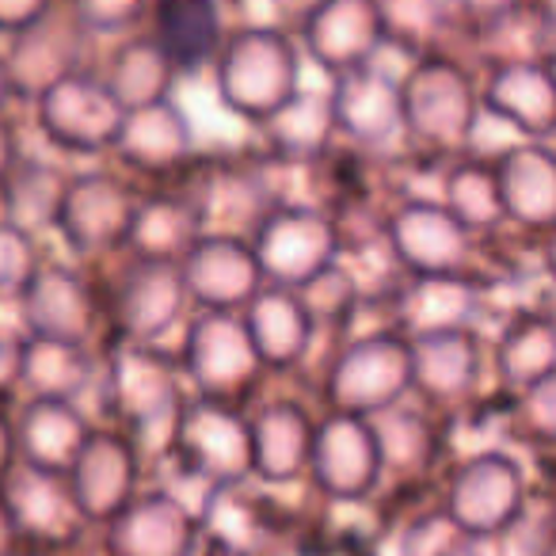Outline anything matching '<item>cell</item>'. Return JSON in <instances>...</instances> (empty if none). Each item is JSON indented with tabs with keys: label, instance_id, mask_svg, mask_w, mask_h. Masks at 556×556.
<instances>
[{
	"label": "cell",
	"instance_id": "d4e9b609",
	"mask_svg": "<svg viewBox=\"0 0 556 556\" xmlns=\"http://www.w3.org/2000/svg\"><path fill=\"white\" fill-rule=\"evenodd\" d=\"M149 39L176 73H202L225 39V12L217 0H149Z\"/></svg>",
	"mask_w": 556,
	"mask_h": 556
},
{
	"label": "cell",
	"instance_id": "44dd1931",
	"mask_svg": "<svg viewBox=\"0 0 556 556\" xmlns=\"http://www.w3.org/2000/svg\"><path fill=\"white\" fill-rule=\"evenodd\" d=\"M488 164H492L503 217L518 229L548 237V229L556 225V156L548 141L518 138Z\"/></svg>",
	"mask_w": 556,
	"mask_h": 556
},
{
	"label": "cell",
	"instance_id": "6da1fadb",
	"mask_svg": "<svg viewBox=\"0 0 556 556\" xmlns=\"http://www.w3.org/2000/svg\"><path fill=\"white\" fill-rule=\"evenodd\" d=\"M210 70L225 111L260 126L302 88V50L282 27L244 24L225 31Z\"/></svg>",
	"mask_w": 556,
	"mask_h": 556
},
{
	"label": "cell",
	"instance_id": "603a6c76",
	"mask_svg": "<svg viewBox=\"0 0 556 556\" xmlns=\"http://www.w3.org/2000/svg\"><path fill=\"white\" fill-rule=\"evenodd\" d=\"M237 317L263 370H294L298 363H305L317 340V325L298 290L263 287Z\"/></svg>",
	"mask_w": 556,
	"mask_h": 556
},
{
	"label": "cell",
	"instance_id": "8992f818",
	"mask_svg": "<svg viewBox=\"0 0 556 556\" xmlns=\"http://www.w3.org/2000/svg\"><path fill=\"white\" fill-rule=\"evenodd\" d=\"M176 370L191 381L199 401L240 404L260 381L263 366L237 313H194L176 355Z\"/></svg>",
	"mask_w": 556,
	"mask_h": 556
},
{
	"label": "cell",
	"instance_id": "816d5d0a",
	"mask_svg": "<svg viewBox=\"0 0 556 556\" xmlns=\"http://www.w3.org/2000/svg\"><path fill=\"white\" fill-rule=\"evenodd\" d=\"M9 541H12V518L4 510V503H0V556L9 553Z\"/></svg>",
	"mask_w": 556,
	"mask_h": 556
},
{
	"label": "cell",
	"instance_id": "ab89813d",
	"mask_svg": "<svg viewBox=\"0 0 556 556\" xmlns=\"http://www.w3.org/2000/svg\"><path fill=\"white\" fill-rule=\"evenodd\" d=\"M370 427L378 434L381 450V469H424L434 457V431L419 412L404 408H386L378 416H370Z\"/></svg>",
	"mask_w": 556,
	"mask_h": 556
},
{
	"label": "cell",
	"instance_id": "e0dca14e",
	"mask_svg": "<svg viewBox=\"0 0 556 556\" xmlns=\"http://www.w3.org/2000/svg\"><path fill=\"white\" fill-rule=\"evenodd\" d=\"M526 500L522 465L503 450H480L450 484V518L469 533H492L515 522Z\"/></svg>",
	"mask_w": 556,
	"mask_h": 556
},
{
	"label": "cell",
	"instance_id": "e575fe53",
	"mask_svg": "<svg viewBox=\"0 0 556 556\" xmlns=\"http://www.w3.org/2000/svg\"><path fill=\"white\" fill-rule=\"evenodd\" d=\"M194 522L176 495H146L126 503L118 522V548L126 556H187Z\"/></svg>",
	"mask_w": 556,
	"mask_h": 556
},
{
	"label": "cell",
	"instance_id": "bcb514c9",
	"mask_svg": "<svg viewBox=\"0 0 556 556\" xmlns=\"http://www.w3.org/2000/svg\"><path fill=\"white\" fill-rule=\"evenodd\" d=\"M58 0H0V35L12 39L24 27H31L35 20H42Z\"/></svg>",
	"mask_w": 556,
	"mask_h": 556
},
{
	"label": "cell",
	"instance_id": "ffe728a7",
	"mask_svg": "<svg viewBox=\"0 0 556 556\" xmlns=\"http://www.w3.org/2000/svg\"><path fill=\"white\" fill-rule=\"evenodd\" d=\"M298 39L328 77L374 65V58L386 50L374 0H325L298 24Z\"/></svg>",
	"mask_w": 556,
	"mask_h": 556
},
{
	"label": "cell",
	"instance_id": "277c9868",
	"mask_svg": "<svg viewBox=\"0 0 556 556\" xmlns=\"http://www.w3.org/2000/svg\"><path fill=\"white\" fill-rule=\"evenodd\" d=\"M108 393L134 450L172 446L187 404L176 358L161 355L156 343H118L108 366Z\"/></svg>",
	"mask_w": 556,
	"mask_h": 556
},
{
	"label": "cell",
	"instance_id": "d6986e66",
	"mask_svg": "<svg viewBox=\"0 0 556 556\" xmlns=\"http://www.w3.org/2000/svg\"><path fill=\"white\" fill-rule=\"evenodd\" d=\"M328 108H332L336 134L358 149H381L404 134L401 126V88L396 77L378 65H358L328 88Z\"/></svg>",
	"mask_w": 556,
	"mask_h": 556
},
{
	"label": "cell",
	"instance_id": "4316f807",
	"mask_svg": "<svg viewBox=\"0 0 556 556\" xmlns=\"http://www.w3.org/2000/svg\"><path fill=\"white\" fill-rule=\"evenodd\" d=\"M313 416L298 401H270L248 419V457L263 480H294L309 465Z\"/></svg>",
	"mask_w": 556,
	"mask_h": 556
},
{
	"label": "cell",
	"instance_id": "f6af8a7d",
	"mask_svg": "<svg viewBox=\"0 0 556 556\" xmlns=\"http://www.w3.org/2000/svg\"><path fill=\"white\" fill-rule=\"evenodd\" d=\"M518 396V416L526 419V431L548 439L553 434V378L541 381V386L522 389Z\"/></svg>",
	"mask_w": 556,
	"mask_h": 556
},
{
	"label": "cell",
	"instance_id": "8fae6325",
	"mask_svg": "<svg viewBox=\"0 0 556 556\" xmlns=\"http://www.w3.org/2000/svg\"><path fill=\"white\" fill-rule=\"evenodd\" d=\"M20 309H24L27 336H39V340L88 348L103 328L100 290L92 278L80 275V267H70V263L39 260V267L20 290Z\"/></svg>",
	"mask_w": 556,
	"mask_h": 556
},
{
	"label": "cell",
	"instance_id": "b9f144b4",
	"mask_svg": "<svg viewBox=\"0 0 556 556\" xmlns=\"http://www.w3.org/2000/svg\"><path fill=\"white\" fill-rule=\"evenodd\" d=\"M70 9L88 35H123L146 16L149 0H70Z\"/></svg>",
	"mask_w": 556,
	"mask_h": 556
},
{
	"label": "cell",
	"instance_id": "9c48e42d",
	"mask_svg": "<svg viewBox=\"0 0 556 556\" xmlns=\"http://www.w3.org/2000/svg\"><path fill=\"white\" fill-rule=\"evenodd\" d=\"M138 199L141 194L115 172L70 176L65 199L54 217V232L80 260H103L111 252H123Z\"/></svg>",
	"mask_w": 556,
	"mask_h": 556
},
{
	"label": "cell",
	"instance_id": "30bf717a",
	"mask_svg": "<svg viewBox=\"0 0 556 556\" xmlns=\"http://www.w3.org/2000/svg\"><path fill=\"white\" fill-rule=\"evenodd\" d=\"M103 302V325L118 343H156L179 325L187 309L184 278L176 263L130 260L118 270L115 287Z\"/></svg>",
	"mask_w": 556,
	"mask_h": 556
},
{
	"label": "cell",
	"instance_id": "f1b7e54d",
	"mask_svg": "<svg viewBox=\"0 0 556 556\" xmlns=\"http://www.w3.org/2000/svg\"><path fill=\"white\" fill-rule=\"evenodd\" d=\"M12 427H16V454H24L27 469L50 477H65L92 431L73 401H42V396H35Z\"/></svg>",
	"mask_w": 556,
	"mask_h": 556
},
{
	"label": "cell",
	"instance_id": "484cf974",
	"mask_svg": "<svg viewBox=\"0 0 556 556\" xmlns=\"http://www.w3.org/2000/svg\"><path fill=\"white\" fill-rule=\"evenodd\" d=\"M484 366V343L477 328H446V332L412 336V389L431 401L469 396Z\"/></svg>",
	"mask_w": 556,
	"mask_h": 556
},
{
	"label": "cell",
	"instance_id": "5bb4252c",
	"mask_svg": "<svg viewBox=\"0 0 556 556\" xmlns=\"http://www.w3.org/2000/svg\"><path fill=\"white\" fill-rule=\"evenodd\" d=\"M172 450L184 457V469L194 480L214 488H229L252 472L248 457V419L229 404L187 401L179 412Z\"/></svg>",
	"mask_w": 556,
	"mask_h": 556
},
{
	"label": "cell",
	"instance_id": "7dc6e473",
	"mask_svg": "<svg viewBox=\"0 0 556 556\" xmlns=\"http://www.w3.org/2000/svg\"><path fill=\"white\" fill-rule=\"evenodd\" d=\"M325 0H270V12H275V27H294L298 31V24H302L309 12H317Z\"/></svg>",
	"mask_w": 556,
	"mask_h": 556
},
{
	"label": "cell",
	"instance_id": "f5cc1de1",
	"mask_svg": "<svg viewBox=\"0 0 556 556\" xmlns=\"http://www.w3.org/2000/svg\"><path fill=\"white\" fill-rule=\"evenodd\" d=\"M12 100V92H9V77H4V62H0V115H4V103Z\"/></svg>",
	"mask_w": 556,
	"mask_h": 556
},
{
	"label": "cell",
	"instance_id": "ee69618b",
	"mask_svg": "<svg viewBox=\"0 0 556 556\" xmlns=\"http://www.w3.org/2000/svg\"><path fill=\"white\" fill-rule=\"evenodd\" d=\"M526 4H530V0H446L450 16L457 12V16L469 20V27H477V31H492L503 20L522 12Z\"/></svg>",
	"mask_w": 556,
	"mask_h": 556
},
{
	"label": "cell",
	"instance_id": "5b68a950",
	"mask_svg": "<svg viewBox=\"0 0 556 556\" xmlns=\"http://www.w3.org/2000/svg\"><path fill=\"white\" fill-rule=\"evenodd\" d=\"M328 404L343 416H378L412 393V340L396 328L363 332L343 343L328 370Z\"/></svg>",
	"mask_w": 556,
	"mask_h": 556
},
{
	"label": "cell",
	"instance_id": "4dcf8cb0",
	"mask_svg": "<svg viewBox=\"0 0 556 556\" xmlns=\"http://www.w3.org/2000/svg\"><path fill=\"white\" fill-rule=\"evenodd\" d=\"M187 199L199 210L202 232H232V237H248L255 229V222L275 206V199L260 184V176L240 168L202 172L199 184H194V194H187Z\"/></svg>",
	"mask_w": 556,
	"mask_h": 556
},
{
	"label": "cell",
	"instance_id": "1f68e13d",
	"mask_svg": "<svg viewBox=\"0 0 556 556\" xmlns=\"http://www.w3.org/2000/svg\"><path fill=\"white\" fill-rule=\"evenodd\" d=\"M267 153L275 161L287 164H313L332 149L336 126L332 108H328V92H313V88H298L275 115L260 123Z\"/></svg>",
	"mask_w": 556,
	"mask_h": 556
},
{
	"label": "cell",
	"instance_id": "681fc988",
	"mask_svg": "<svg viewBox=\"0 0 556 556\" xmlns=\"http://www.w3.org/2000/svg\"><path fill=\"white\" fill-rule=\"evenodd\" d=\"M12 465H16V427H12L9 412L0 408V484L9 480Z\"/></svg>",
	"mask_w": 556,
	"mask_h": 556
},
{
	"label": "cell",
	"instance_id": "60d3db41",
	"mask_svg": "<svg viewBox=\"0 0 556 556\" xmlns=\"http://www.w3.org/2000/svg\"><path fill=\"white\" fill-rule=\"evenodd\" d=\"M298 298L305 302V309H309L313 325H317V332H320V328H340L355 317V309L363 305V287H358L355 270L336 260L332 267H325L317 278H309V282L298 290Z\"/></svg>",
	"mask_w": 556,
	"mask_h": 556
},
{
	"label": "cell",
	"instance_id": "c3c4849f",
	"mask_svg": "<svg viewBox=\"0 0 556 556\" xmlns=\"http://www.w3.org/2000/svg\"><path fill=\"white\" fill-rule=\"evenodd\" d=\"M20 343L24 340H0V401L20 386Z\"/></svg>",
	"mask_w": 556,
	"mask_h": 556
},
{
	"label": "cell",
	"instance_id": "d590c367",
	"mask_svg": "<svg viewBox=\"0 0 556 556\" xmlns=\"http://www.w3.org/2000/svg\"><path fill=\"white\" fill-rule=\"evenodd\" d=\"M100 77L118 100V108L134 111L146 108V103L172 100V85H176L179 73L172 70V62L149 35H130L126 42H118V50L111 54L108 70Z\"/></svg>",
	"mask_w": 556,
	"mask_h": 556
},
{
	"label": "cell",
	"instance_id": "ac0fdd59",
	"mask_svg": "<svg viewBox=\"0 0 556 556\" xmlns=\"http://www.w3.org/2000/svg\"><path fill=\"white\" fill-rule=\"evenodd\" d=\"M62 480L77 515H123L134 495V480H138V450L123 431H88L85 446L77 450Z\"/></svg>",
	"mask_w": 556,
	"mask_h": 556
},
{
	"label": "cell",
	"instance_id": "7bdbcfd3",
	"mask_svg": "<svg viewBox=\"0 0 556 556\" xmlns=\"http://www.w3.org/2000/svg\"><path fill=\"white\" fill-rule=\"evenodd\" d=\"M39 244L27 232L0 222V294H20L31 270L39 267Z\"/></svg>",
	"mask_w": 556,
	"mask_h": 556
},
{
	"label": "cell",
	"instance_id": "f907efd6",
	"mask_svg": "<svg viewBox=\"0 0 556 556\" xmlns=\"http://www.w3.org/2000/svg\"><path fill=\"white\" fill-rule=\"evenodd\" d=\"M20 156V146H16V126L9 123V118L0 115V184H4V176H9V168L16 164Z\"/></svg>",
	"mask_w": 556,
	"mask_h": 556
},
{
	"label": "cell",
	"instance_id": "83f0119b",
	"mask_svg": "<svg viewBox=\"0 0 556 556\" xmlns=\"http://www.w3.org/2000/svg\"><path fill=\"white\" fill-rule=\"evenodd\" d=\"M492 363L507 393H522L556 374V325L545 309H515L492 340Z\"/></svg>",
	"mask_w": 556,
	"mask_h": 556
},
{
	"label": "cell",
	"instance_id": "2e32d148",
	"mask_svg": "<svg viewBox=\"0 0 556 556\" xmlns=\"http://www.w3.org/2000/svg\"><path fill=\"white\" fill-rule=\"evenodd\" d=\"M320 488L336 500H363L381 480V450L370 419L332 412L325 424L313 427L309 465Z\"/></svg>",
	"mask_w": 556,
	"mask_h": 556
},
{
	"label": "cell",
	"instance_id": "ba28073f",
	"mask_svg": "<svg viewBox=\"0 0 556 556\" xmlns=\"http://www.w3.org/2000/svg\"><path fill=\"white\" fill-rule=\"evenodd\" d=\"M386 248L408 278H439L472 270L477 237L446 214L439 199H404L381 222Z\"/></svg>",
	"mask_w": 556,
	"mask_h": 556
},
{
	"label": "cell",
	"instance_id": "74e56055",
	"mask_svg": "<svg viewBox=\"0 0 556 556\" xmlns=\"http://www.w3.org/2000/svg\"><path fill=\"white\" fill-rule=\"evenodd\" d=\"M12 526H24L42 538H62L77 522V507H73L70 492H65L62 477L35 469H12L9 472V500H4Z\"/></svg>",
	"mask_w": 556,
	"mask_h": 556
},
{
	"label": "cell",
	"instance_id": "3957f363",
	"mask_svg": "<svg viewBox=\"0 0 556 556\" xmlns=\"http://www.w3.org/2000/svg\"><path fill=\"white\" fill-rule=\"evenodd\" d=\"M248 244L267 287L302 290L309 278L343 255V225L332 210L313 202H275L248 232Z\"/></svg>",
	"mask_w": 556,
	"mask_h": 556
},
{
	"label": "cell",
	"instance_id": "f546056e",
	"mask_svg": "<svg viewBox=\"0 0 556 556\" xmlns=\"http://www.w3.org/2000/svg\"><path fill=\"white\" fill-rule=\"evenodd\" d=\"M199 232L202 217L184 191L146 194V199H138V210L130 217L123 252H130V260L179 263V255L191 248V240Z\"/></svg>",
	"mask_w": 556,
	"mask_h": 556
},
{
	"label": "cell",
	"instance_id": "7402d4cb",
	"mask_svg": "<svg viewBox=\"0 0 556 556\" xmlns=\"http://www.w3.org/2000/svg\"><path fill=\"white\" fill-rule=\"evenodd\" d=\"M115 156L141 176H172L194 161V130L184 108L172 100L146 103L123 115L118 134L111 141Z\"/></svg>",
	"mask_w": 556,
	"mask_h": 556
},
{
	"label": "cell",
	"instance_id": "d6a6232c",
	"mask_svg": "<svg viewBox=\"0 0 556 556\" xmlns=\"http://www.w3.org/2000/svg\"><path fill=\"white\" fill-rule=\"evenodd\" d=\"M70 176L47 161H31V156H16L9 168L4 184H0V222H9L12 229L39 237V232L54 229L58 206L65 199Z\"/></svg>",
	"mask_w": 556,
	"mask_h": 556
},
{
	"label": "cell",
	"instance_id": "cb8c5ba5",
	"mask_svg": "<svg viewBox=\"0 0 556 556\" xmlns=\"http://www.w3.org/2000/svg\"><path fill=\"white\" fill-rule=\"evenodd\" d=\"M488 282L477 270L465 275H439V278H412L408 290H401L396 302V332L427 336V332H446V328H477V313L488 302Z\"/></svg>",
	"mask_w": 556,
	"mask_h": 556
},
{
	"label": "cell",
	"instance_id": "52a82bcc",
	"mask_svg": "<svg viewBox=\"0 0 556 556\" xmlns=\"http://www.w3.org/2000/svg\"><path fill=\"white\" fill-rule=\"evenodd\" d=\"M31 103L42 138L73 156H96L111 149L118 123L126 115L111 96V88L103 85V77L92 70H77L70 77L54 80Z\"/></svg>",
	"mask_w": 556,
	"mask_h": 556
},
{
	"label": "cell",
	"instance_id": "f35d334b",
	"mask_svg": "<svg viewBox=\"0 0 556 556\" xmlns=\"http://www.w3.org/2000/svg\"><path fill=\"white\" fill-rule=\"evenodd\" d=\"M386 47H401L408 58L439 50V39L450 24L446 0H374Z\"/></svg>",
	"mask_w": 556,
	"mask_h": 556
},
{
	"label": "cell",
	"instance_id": "8d00e7d4",
	"mask_svg": "<svg viewBox=\"0 0 556 556\" xmlns=\"http://www.w3.org/2000/svg\"><path fill=\"white\" fill-rule=\"evenodd\" d=\"M442 206L469 237H492L507 217L495 191V176L488 156H462L442 176Z\"/></svg>",
	"mask_w": 556,
	"mask_h": 556
},
{
	"label": "cell",
	"instance_id": "7c38bea8",
	"mask_svg": "<svg viewBox=\"0 0 556 556\" xmlns=\"http://www.w3.org/2000/svg\"><path fill=\"white\" fill-rule=\"evenodd\" d=\"M176 267L187 305H199L202 313H240L267 287L248 237L232 232H199Z\"/></svg>",
	"mask_w": 556,
	"mask_h": 556
},
{
	"label": "cell",
	"instance_id": "7a4b0ae2",
	"mask_svg": "<svg viewBox=\"0 0 556 556\" xmlns=\"http://www.w3.org/2000/svg\"><path fill=\"white\" fill-rule=\"evenodd\" d=\"M401 88V126L408 141L424 153L454 156L469 149L480 123L477 80L457 58L431 50L424 58H412Z\"/></svg>",
	"mask_w": 556,
	"mask_h": 556
},
{
	"label": "cell",
	"instance_id": "836d02e7",
	"mask_svg": "<svg viewBox=\"0 0 556 556\" xmlns=\"http://www.w3.org/2000/svg\"><path fill=\"white\" fill-rule=\"evenodd\" d=\"M96 378V358L80 343L39 340L27 336L20 343V386L42 401H77Z\"/></svg>",
	"mask_w": 556,
	"mask_h": 556
},
{
	"label": "cell",
	"instance_id": "9a60e30c",
	"mask_svg": "<svg viewBox=\"0 0 556 556\" xmlns=\"http://www.w3.org/2000/svg\"><path fill=\"white\" fill-rule=\"evenodd\" d=\"M85 42L88 31L77 24L70 4L58 0L54 9L42 20H35L31 27H24L20 35L9 39V50L0 54L4 62V77H9V92L35 100L39 92H47L54 80L70 77V73L85 70Z\"/></svg>",
	"mask_w": 556,
	"mask_h": 556
},
{
	"label": "cell",
	"instance_id": "4fadbf2b",
	"mask_svg": "<svg viewBox=\"0 0 556 556\" xmlns=\"http://www.w3.org/2000/svg\"><path fill=\"white\" fill-rule=\"evenodd\" d=\"M480 111L526 141H548L556 130V80L548 58H495L477 85Z\"/></svg>",
	"mask_w": 556,
	"mask_h": 556
}]
</instances>
